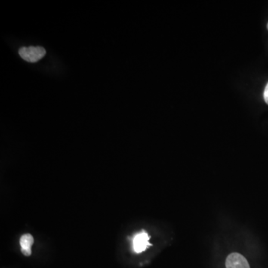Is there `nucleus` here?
<instances>
[{
    "instance_id": "4",
    "label": "nucleus",
    "mask_w": 268,
    "mask_h": 268,
    "mask_svg": "<svg viewBox=\"0 0 268 268\" xmlns=\"http://www.w3.org/2000/svg\"><path fill=\"white\" fill-rule=\"evenodd\" d=\"M21 251L26 256H30L32 253V246L34 244L33 236L30 234L22 235L20 241Z\"/></svg>"
},
{
    "instance_id": "6",
    "label": "nucleus",
    "mask_w": 268,
    "mask_h": 268,
    "mask_svg": "<svg viewBox=\"0 0 268 268\" xmlns=\"http://www.w3.org/2000/svg\"><path fill=\"white\" fill-rule=\"evenodd\" d=\"M267 29H268V24H267Z\"/></svg>"
},
{
    "instance_id": "3",
    "label": "nucleus",
    "mask_w": 268,
    "mask_h": 268,
    "mask_svg": "<svg viewBox=\"0 0 268 268\" xmlns=\"http://www.w3.org/2000/svg\"><path fill=\"white\" fill-rule=\"evenodd\" d=\"M226 268H250L247 259L238 253H231L226 258Z\"/></svg>"
},
{
    "instance_id": "2",
    "label": "nucleus",
    "mask_w": 268,
    "mask_h": 268,
    "mask_svg": "<svg viewBox=\"0 0 268 268\" xmlns=\"http://www.w3.org/2000/svg\"><path fill=\"white\" fill-rule=\"evenodd\" d=\"M149 236L147 232L144 230L136 234L133 238L132 245L133 251L137 253H140L145 251L149 246L152 244L149 243Z\"/></svg>"
},
{
    "instance_id": "5",
    "label": "nucleus",
    "mask_w": 268,
    "mask_h": 268,
    "mask_svg": "<svg viewBox=\"0 0 268 268\" xmlns=\"http://www.w3.org/2000/svg\"><path fill=\"white\" fill-rule=\"evenodd\" d=\"M264 100L266 102V104L268 105V83L265 86V90H264L263 93Z\"/></svg>"
},
{
    "instance_id": "1",
    "label": "nucleus",
    "mask_w": 268,
    "mask_h": 268,
    "mask_svg": "<svg viewBox=\"0 0 268 268\" xmlns=\"http://www.w3.org/2000/svg\"><path fill=\"white\" fill-rule=\"evenodd\" d=\"M19 54L26 61L36 63L45 56L46 50L42 47H24L19 50Z\"/></svg>"
}]
</instances>
